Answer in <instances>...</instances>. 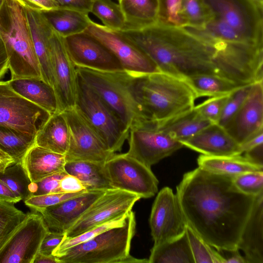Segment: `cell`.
<instances>
[{
	"label": "cell",
	"mask_w": 263,
	"mask_h": 263,
	"mask_svg": "<svg viewBox=\"0 0 263 263\" xmlns=\"http://www.w3.org/2000/svg\"><path fill=\"white\" fill-rule=\"evenodd\" d=\"M14 163V159L0 149V173L4 172L7 167Z\"/></svg>",
	"instance_id": "9f6ffc18"
},
{
	"label": "cell",
	"mask_w": 263,
	"mask_h": 263,
	"mask_svg": "<svg viewBox=\"0 0 263 263\" xmlns=\"http://www.w3.org/2000/svg\"><path fill=\"white\" fill-rule=\"evenodd\" d=\"M158 24L183 28L185 24L181 14L182 0H158Z\"/></svg>",
	"instance_id": "60d3db41"
},
{
	"label": "cell",
	"mask_w": 263,
	"mask_h": 263,
	"mask_svg": "<svg viewBox=\"0 0 263 263\" xmlns=\"http://www.w3.org/2000/svg\"><path fill=\"white\" fill-rule=\"evenodd\" d=\"M0 200L14 204L22 199L0 179Z\"/></svg>",
	"instance_id": "816d5d0a"
},
{
	"label": "cell",
	"mask_w": 263,
	"mask_h": 263,
	"mask_svg": "<svg viewBox=\"0 0 263 263\" xmlns=\"http://www.w3.org/2000/svg\"><path fill=\"white\" fill-rule=\"evenodd\" d=\"M70 134L66 161H87L105 163L116 153L106 147L96 131L74 107L63 111Z\"/></svg>",
	"instance_id": "4fadbf2b"
},
{
	"label": "cell",
	"mask_w": 263,
	"mask_h": 263,
	"mask_svg": "<svg viewBox=\"0 0 263 263\" xmlns=\"http://www.w3.org/2000/svg\"><path fill=\"white\" fill-rule=\"evenodd\" d=\"M149 222L154 246L178 237L185 232L187 222L176 194L169 187H163L157 194Z\"/></svg>",
	"instance_id": "2e32d148"
},
{
	"label": "cell",
	"mask_w": 263,
	"mask_h": 263,
	"mask_svg": "<svg viewBox=\"0 0 263 263\" xmlns=\"http://www.w3.org/2000/svg\"><path fill=\"white\" fill-rule=\"evenodd\" d=\"M78 74L111 108L129 129L147 120L140 103L139 75L125 70L107 71L76 66Z\"/></svg>",
	"instance_id": "277c9868"
},
{
	"label": "cell",
	"mask_w": 263,
	"mask_h": 263,
	"mask_svg": "<svg viewBox=\"0 0 263 263\" xmlns=\"http://www.w3.org/2000/svg\"><path fill=\"white\" fill-rule=\"evenodd\" d=\"M0 39H1V37H0Z\"/></svg>",
	"instance_id": "6125c7cd"
},
{
	"label": "cell",
	"mask_w": 263,
	"mask_h": 263,
	"mask_svg": "<svg viewBox=\"0 0 263 263\" xmlns=\"http://www.w3.org/2000/svg\"><path fill=\"white\" fill-rule=\"evenodd\" d=\"M232 178L198 167L185 174L177 187L187 224L219 251L238 250L255 197L239 191Z\"/></svg>",
	"instance_id": "6da1fadb"
},
{
	"label": "cell",
	"mask_w": 263,
	"mask_h": 263,
	"mask_svg": "<svg viewBox=\"0 0 263 263\" xmlns=\"http://www.w3.org/2000/svg\"><path fill=\"white\" fill-rule=\"evenodd\" d=\"M85 32L107 47L121 62L124 70L136 75L160 71L156 64L120 31L92 21Z\"/></svg>",
	"instance_id": "5bb4252c"
},
{
	"label": "cell",
	"mask_w": 263,
	"mask_h": 263,
	"mask_svg": "<svg viewBox=\"0 0 263 263\" xmlns=\"http://www.w3.org/2000/svg\"><path fill=\"white\" fill-rule=\"evenodd\" d=\"M8 82L15 92L50 115L58 112V101L54 89L42 79L18 78L10 79Z\"/></svg>",
	"instance_id": "d4e9b609"
},
{
	"label": "cell",
	"mask_w": 263,
	"mask_h": 263,
	"mask_svg": "<svg viewBox=\"0 0 263 263\" xmlns=\"http://www.w3.org/2000/svg\"><path fill=\"white\" fill-rule=\"evenodd\" d=\"M65 171L77 177L89 190H107L113 189L104 163L87 161H66Z\"/></svg>",
	"instance_id": "4dcf8cb0"
},
{
	"label": "cell",
	"mask_w": 263,
	"mask_h": 263,
	"mask_svg": "<svg viewBox=\"0 0 263 263\" xmlns=\"http://www.w3.org/2000/svg\"><path fill=\"white\" fill-rule=\"evenodd\" d=\"M25 8L42 12L59 7L54 0H15Z\"/></svg>",
	"instance_id": "681fc988"
},
{
	"label": "cell",
	"mask_w": 263,
	"mask_h": 263,
	"mask_svg": "<svg viewBox=\"0 0 263 263\" xmlns=\"http://www.w3.org/2000/svg\"><path fill=\"white\" fill-rule=\"evenodd\" d=\"M263 143V130H260L246 141L239 144L241 154Z\"/></svg>",
	"instance_id": "db71d44e"
},
{
	"label": "cell",
	"mask_w": 263,
	"mask_h": 263,
	"mask_svg": "<svg viewBox=\"0 0 263 263\" xmlns=\"http://www.w3.org/2000/svg\"><path fill=\"white\" fill-rule=\"evenodd\" d=\"M65 238L64 233L49 231L44 238L39 252L45 255H52L54 249Z\"/></svg>",
	"instance_id": "7dc6e473"
},
{
	"label": "cell",
	"mask_w": 263,
	"mask_h": 263,
	"mask_svg": "<svg viewBox=\"0 0 263 263\" xmlns=\"http://www.w3.org/2000/svg\"><path fill=\"white\" fill-rule=\"evenodd\" d=\"M229 95L211 97L195 108L202 117L213 123H217Z\"/></svg>",
	"instance_id": "f6af8a7d"
},
{
	"label": "cell",
	"mask_w": 263,
	"mask_h": 263,
	"mask_svg": "<svg viewBox=\"0 0 263 263\" xmlns=\"http://www.w3.org/2000/svg\"><path fill=\"white\" fill-rule=\"evenodd\" d=\"M120 31L144 52L161 72L183 80L208 74L238 83V74L227 59L184 28L157 24Z\"/></svg>",
	"instance_id": "7a4b0ae2"
},
{
	"label": "cell",
	"mask_w": 263,
	"mask_h": 263,
	"mask_svg": "<svg viewBox=\"0 0 263 263\" xmlns=\"http://www.w3.org/2000/svg\"><path fill=\"white\" fill-rule=\"evenodd\" d=\"M69 129L63 112H55L37 130L35 145L65 155L69 143Z\"/></svg>",
	"instance_id": "484cf974"
},
{
	"label": "cell",
	"mask_w": 263,
	"mask_h": 263,
	"mask_svg": "<svg viewBox=\"0 0 263 263\" xmlns=\"http://www.w3.org/2000/svg\"><path fill=\"white\" fill-rule=\"evenodd\" d=\"M33 263H61L57 257L52 255H45L38 252Z\"/></svg>",
	"instance_id": "6f0895ef"
},
{
	"label": "cell",
	"mask_w": 263,
	"mask_h": 263,
	"mask_svg": "<svg viewBox=\"0 0 263 263\" xmlns=\"http://www.w3.org/2000/svg\"><path fill=\"white\" fill-rule=\"evenodd\" d=\"M127 140V154L149 167L183 146L160 130L156 122L150 120L132 126Z\"/></svg>",
	"instance_id": "9c48e42d"
},
{
	"label": "cell",
	"mask_w": 263,
	"mask_h": 263,
	"mask_svg": "<svg viewBox=\"0 0 263 263\" xmlns=\"http://www.w3.org/2000/svg\"><path fill=\"white\" fill-rule=\"evenodd\" d=\"M41 214H27L23 222L0 251V263H33L49 231Z\"/></svg>",
	"instance_id": "9a60e30c"
},
{
	"label": "cell",
	"mask_w": 263,
	"mask_h": 263,
	"mask_svg": "<svg viewBox=\"0 0 263 263\" xmlns=\"http://www.w3.org/2000/svg\"><path fill=\"white\" fill-rule=\"evenodd\" d=\"M141 198L138 195L119 189L106 190L65 232V239L126 215Z\"/></svg>",
	"instance_id": "7c38bea8"
},
{
	"label": "cell",
	"mask_w": 263,
	"mask_h": 263,
	"mask_svg": "<svg viewBox=\"0 0 263 263\" xmlns=\"http://www.w3.org/2000/svg\"><path fill=\"white\" fill-rule=\"evenodd\" d=\"M52 29L65 37L85 32L92 21L87 13L59 7L41 12Z\"/></svg>",
	"instance_id": "4316f807"
},
{
	"label": "cell",
	"mask_w": 263,
	"mask_h": 263,
	"mask_svg": "<svg viewBox=\"0 0 263 263\" xmlns=\"http://www.w3.org/2000/svg\"><path fill=\"white\" fill-rule=\"evenodd\" d=\"M4 1V0H0V8L2 6V5H3Z\"/></svg>",
	"instance_id": "94428289"
},
{
	"label": "cell",
	"mask_w": 263,
	"mask_h": 263,
	"mask_svg": "<svg viewBox=\"0 0 263 263\" xmlns=\"http://www.w3.org/2000/svg\"><path fill=\"white\" fill-rule=\"evenodd\" d=\"M0 179L22 200H24L31 195L29 190L31 181L21 162L7 167L4 172L0 173Z\"/></svg>",
	"instance_id": "74e56055"
},
{
	"label": "cell",
	"mask_w": 263,
	"mask_h": 263,
	"mask_svg": "<svg viewBox=\"0 0 263 263\" xmlns=\"http://www.w3.org/2000/svg\"><path fill=\"white\" fill-rule=\"evenodd\" d=\"M90 12L110 29L122 31L125 27V17L119 5L111 0H95Z\"/></svg>",
	"instance_id": "d590c367"
},
{
	"label": "cell",
	"mask_w": 263,
	"mask_h": 263,
	"mask_svg": "<svg viewBox=\"0 0 263 263\" xmlns=\"http://www.w3.org/2000/svg\"><path fill=\"white\" fill-rule=\"evenodd\" d=\"M223 128L239 144L263 130V80L252 84L245 102Z\"/></svg>",
	"instance_id": "d6986e66"
},
{
	"label": "cell",
	"mask_w": 263,
	"mask_h": 263,
	"mask_svg": "<svg viewBox=\"0 0 263 263\" xmlns=\"http://www.w3.org/2000/svg\"><path fill=\"white\" fill-rule=\"evenodd\" d=\"M50 55L58 110L74 107L78 74L76 67L65 47L63 37L53 31L50 42Z\"/></svg>",
	"instance_id": "ac0fdd59"
},
{
	"label": "cell",
	"mask_w": 263,
	"mask_h": 263,
	"mask_svg": "<svg viewBox=\"0 0 263 263\" xmlns=\"http://www.w3.org/2000/svg\"><path fill=\"white\" fill-rule=\"evenodd\" d=\"M63 42L76 66L101 71L124 70L121 62L112 52L86 32L63 37Z\"/></svg>",
	"instance_id": "e0dca14e"
},
{
	"label": "cell",
	"mask_w": 263,
	"mask_h": 263,
	"mask_svg": "<svg viewBox=\"0 0 263 263\" xmlns=\"http://www.w3.org/2000/svg\"><path fill=\"white\" fill-rule=\"evenodd\" d=\"M74 108L96 131L108 150L115 153L121 150L128 139L129 129L78 74Z\"/></svg>",
	"instance_id": "52a82bcc"
},
{
	"label": "cell",
	"mask_w": 263,
	"mask_h": 263,
	"mask_svg": "<svg viewBox=\"0 0 263 263\" xmlns=\"http://www.w3.org/2000/svg\"><path fill=\"white\" fill-rule=\"evenodd\" d=\"M104 165L113 189L135 194L141 198L157 193L159 182L151 167L127 153L115 154Z\"/></svg>",
	"instance_id": "30bf717a"
},
{
	"label": "cell",
	"mask_w": 263,
	"mask_h": 263,
	"mask_svg": "<svg viewBox=\"0 0 263 263\" xmlns=\"http://www.w3.org/2000/svg\"><path fill=\"white\" fill-rule=\"evenodd\" d=\"M212 16L234 30L248 44L263 48V0H203Z\"/></svg>",
	"instance_id": "ba28073f"
},
{
	"label": "cell",
	"mask_w": 263,
	"mask_h": 263,
	"mask_svg": "<svg viewBox=\"0 0 263 263\" xmlns=\"http://www.w3.org/2000/svg\"><path fill=\"white\" fill-rule=\"evenodd\" d=\"M8 69V57L4 45L0 39V79L4 77Z\"/></svg>",
	"instance_id": "11a10c76"
},
{
	"label": "cell",
	"mask_w": 263,
	"mask_h": 263,
	"mask_svg": "<svg viewBox=\"0 0 263 263\" xmlns=\"http://www.w3.org/2000/svg\"><path fill=\"white\" fill-rule=\"evenodd\" d=\"M232 181L246 195L256 196L263 192V171L246 172L233 177Z\"/></svg>",
	"instance_id": "7bdbcfd3"
},
{
	"label": "cell",
	"mask_w": 263,
	"mask_h": 263,
	"mask_svg": "<svg viewBox=\"0 0 263 263\" xmlns=\"http://www.w3.org/2000/svg\"><path fill=\"white\" fill-rule=\"evenodd\" d=\"M67 173L63 171L48 176L35 182L37 186L36 192L32 195H40L61 192L60 182L62 178Z\"/></svg>",
	"instance_id": "bcb514c9"
},
{
	"label": "cell",
	"mask_w": 263,
	"mask_h": 263,
	"mask_svg": "<svg viewBox=\"0 0 263 263\" xmlns=\"http://www.w3.org/2000/svg\"><path fill=\"white\" fill-rule=\"evenodd\" d=\"M118 263H149L147 259H139L128 254L120 259Z\"/></svg>",
	"instance_id": "91938a15"
},
{
	"label": "cell",
	"mask_w": 263,
	"mask_h": 263,
	"mask_svg": "<svg viewBox=\"0 0 263 263\" xmlns=\"http://www.w3.org/2000/svg\"><path fill=\"white\" fill-rule=\"evenodd\" d=\"M198 167L212 173L234 177L252 171H263L261 167L241 155L231 156H210L201 155Z\"/></svg>",
	"instance_id": "f546056e"
},
{
	"label": "cell",
	"mask_w": 263,
	"mask_h": 263,
	"mask_svg": "<svg viewBox=\"0 0 263 263\" xmlns=\"http://www.w3.org/2000/svg\"><path fill=\"white\" fill-rule=\"evenodd\" d=\"M26 216L14 203L0 200V251Z\"/></svg>",
	"instance_id": "e575fe53"
},
{
	"label": "cell",
	"mask_w": 263,
	"mask_h": 263,
	"mask_svg": "<svg viewBox=\"0 0 263 263\" xmlns=\"http://www.w3.org/2000/svg\"><path fill=\"white\" fill-rule=\"evenodd\" d=\"M252 84L244 85L229 94L217 124L224 127L245 102Z\"/></svg>",
	"instance_id": "b9f144b4"
},
{
	"label": "cell",
	"mask_w": 263,
	"mask_h": 263,
	"mask_svg": "<svg viewBox=\"0 0 263 263\" xmlns=\"http://www.w3.org/2000/svg\"><path fill=\"white\" fill-rule=\"evenodd\" d=\"M118 2L125 20L123 30L139 29L158 24L159 12L158 0H118Z\"/></svg>",
	"instance_id": "83f0119b"
},
{
	"label": "cell",
	"mask_w": 263,
	"mask_h": 263,
	"mask_svg": "<svg viewBox=\"0 0 263 263\" xmlns=\"http://www.w3.org/2000/svg\"><path fill=\"white\" fill-rule=\"evenodd\" d=\"M149 263H195L187 233L153 246Z\"/></svg>",
	"instance_id": "1f68e13d"
},
{
	"label": "cell",
	"mask_w": 263,
	"mask_h": 263,
	"mask_svg": "<svg viewBox=\"0 0 263 263\" xmlns=\"http://www.w3.org/2000/svg\"><path fill=\"white\" fill-rule=\"evenodd\" d=\"M229 252L231 253V255L227 258L224 257L225 263H247L245 257L240 254L239 250Z\"/></svg>",
	"instance_id": "680465c9"
},
{
	"label": "cell",
	"mask_w": 263,
	"mask_h": 263,
	"mask_svg": "<svg viewBox=\"0 0 263 263\" xmlns=\"http://www.w3.org/2000/svg\"><path fill=\"white\" fill-rule=\"evenodd\" d=\"M128 213L124 216L97 226L81 234L72 238L64 239L54 249L52 254L56 256L64 250L87 241L109 229L122 226L125 223Z\"/></svg>",
	"instance_id": "ab89813d"
},
{
	"label": "cell",
	"mask_w": 263,
	"mask_h": 263,
	"mask_svg": "<svg viewBox=\"0 0 263 263\" xmlns=\"http://www.w3.org/2000/svg\"><path fill=\"white\" fill-rule=\"evenodd\" d=\"M247 263H263V192L257 195L238 244Z\"/></svg>",
	"instance_id": "603a6c76"
},
{
	"label": "cell",
	"mask_w": 263,
	"mask_h": 263,
	"mask_svg": "<svg viewBox=\"0 0 263 263\" xmlns=\"http://www.w3.org/2000/svg\"><path fill=\"white\" fill-rule=\"evenodd\" d=\"M106 190H89L60 203L41 210L50 231L65 232Z\"/></svg>",
	"instance_id": "ffe728a7"
},
{
	"label": "cell",
	"mask_w": 263,
	"mask_h": 263,
	"mask_svg": "<svg viewBox=\"0 0 263 263\" xmlns=\"http://www.w3.org/2000/svg\"><path fill=\"white\" fill-rule=\"evenodd\" d=\"M245 157L263 167V143L245 152Z\"/></svg>",
	"instance_id": "f5cc1de1"
},
{
	"label": "cell",
	"mask_w": 263,
	"mask_h": 263,
	"mask_svg": "<svg viewBox=\"0 0 263 263\" xmlns=\"http://www.w3.org/2000/svg\"><path fill=\"white\" fill-rule=\"evenodd\" d=\"M60 189L61 192L73 193L88 191L82 182L75 176L67 174L61 180Z\"/></svg>",
	"instance_id": "c3c4849f"
},
{
	"label": "cell",
	"mask_w": 263,
	"mask_h": 263,
	"mask_svg": "<svg viewBox=\"0 0 263 263\" xmlns=\"http://www.w3.org/2000/svg\"><path fill=\"white\" fill-rule=\"evenodd\" d=\"M186 232L195 263H225L224 257L215 251L187 224Z\"/></svg>",
	"instance_id": "8d00e7d4"
},
{
	"label": "cell",
	"mask_w": 263,
	"mask_h": 263,
	"mask_svg": "<svg viewBox=\"0 0 263 263\" xmlns=\"http://www.w3.org/2000/svg\"><path fill=\"white\" fill-rule=\"evenodd\" d=\"M59 7L68 8L89 13L95 0H54Z\"/></svg>",
	"instance_id": "f907efd6"
},
{
	"label": "cell",
	"mask_w": 263,
	"mask_h": 263,
	"mask_svg": "<svg viewBox=\"0 0 263 263\" xmlns=\"http://www.w3.org/2000/svg\"><path fill=\"white\" fill-rule=\"evenodd\" d=\"M50 114L23 98L8 81H0V126L36 135Z\"/></svg>",
	"instance_id": "8fae6325"
},
{
	"label": "cell",
	"mask_w": 263,
	"mask_h": 263,
	"mask_svg": "<svg viewBox=\"0 0 263 263\" xmlns=\"http://www.w3.org/2000/svg\"><path fill=\"white\" fill-rule=\"evenodd\" d=\"M86 191L73 193L60 192L40 195H31L24 201L27 206L39 212L42 209L81 195Z\"/></svg>",
	"instance_id": "ee69618b"
},
{
	"label": "cell",
	"mask_w": 263,
	"mask_h": 263,
	"mask_svg": "<svg viewBox=\"0 0 263 263\" xmlns=\"http://www.w3.org/2000/svg\"><path fill=\"white\" fill-rule=\"evenodd\" d=\"M212 123L202 117L194 106L163 123H157V125L160 130L181 142L190 139Z\"/></svg>",
	"instance_id": "f1b7e54d"
},
{
	"label": "cell",
	"mask_w": 263,
	"mask_h": 263,
	"mask_svg": "<svg viewBox=\"0 0 263 263\" xmlns=\"http://www.w3.org/2000/svg\"><path fill=\"white\" fill-rule=\"evenodd\" d=\"M184 80L192 88L196 98L228 95L244 86L223 77L208 74L193 76Z\"/></svg>",
	"instance_id": "d6a6232c"
},
{
	"label": "cell",
	"mask_w": 263,
	"mask_h": 263,
	"mask_svg": "<svg viewBox=\"0 0 263 263\" xmlns=\"http://www.w3.org/2000/svg\"><path fill=\"white\" fill-rule=\"evenodd\" d=\"M137 89L147 120L158 124L192 109L197 99L185 80L161 71L138 76Z\"/></svg>",
	"instance_id": "3957f363"
},
{
	"label": "cell",
	"mask_w": 263,
	"mask_h": 263,
	"mask_svg": "<svg viewBox=\"0 0 263 263\" xmlns=\"http://www.w3.org/2000/svg\"><path fill=\"white\" fill-rule=\"evenodd\" d=\"M136 227L135 214L132 210L122 226L109 229L56 257L61 263H118L129 254Z\"/></svg>",
	"instance_id": "8992f818"
},
{
	"label": "cell",
	"mask_w": 263,
	"mask_h": 263,
	"mask_svg": "<svg viewBox=\"0 0 263 263\" xmlns=\"http://www.w3.org/2000/svg\"><path fill=\"white\" fill-rule=\"evenodd\" d=\"M0 37L8 57L11 79H42L25 9L15 0H4L0 8Z\"/></svg>",
	"instance_id": "5b68a950"
},
{
	"label": "cell",
	"mask_w": 263,
	"mask_h": 263,
	"mask_svg": "<svg viewBox=\"0 0 263 263\" xmlns=\"http://www.w3.org/2000/svg\"><path fill=\"white\" fill-rule=\"evenodd\" d=\"M25 9L42 79L53 87L50 42L54 30L41 12Z\"/></svg>",
	"instance_id": "7402d4cb"
},
{
	"label": "cell",
	"mask_w": 263,
	"mask_h": 263,
	"mask_svg": "<svg viewBox=\"0 0 263 263\" xmlns=\"http://www.w3.org/2000/svg\"><path fill=\"white\" fill-rule=\"evenodd\" d=\"M181 14L185 27H201L212 17L203 0H182Z\"/></svg>",
	"instance_id": "f35d334b"
},
{
	"label": "cell",
	"mask_w": 263,
	"mask_h": 263,
	"mask_svg": "<svg viewBox=\"0 0 263 263\" xmlns=\"http://www.w3.org/2000/svg\"><path fill=\"white\" fill-rule=\"evenodd\" d=\"M65 155L56 153L34 144L26 153L21 162L31 182L64 170Z\"/></svg>",
	"instance_id": "cb8c5ba5"
},
{
	"label": "cell",
	"mask_w": 263,
	"mask_h": 263,
	"mask_svg": "<svg viewBox=\"0 0 263 263\" xmlns=\"http://www.w3.org/2000/svg\"><path fill=\"white\" fill-rule=\"evenodd\" d=\"M35 135L0 126V149L21 162L27 151L35 144Z\"/></svg>",
	"instance_id": "836d02e7"
},
{
	"label": "cell",
	"mask_w": 263,
	"mask_h": 263,
	"mask_svg": "<svg viewBox=\"0 0 263 263\" xmlns=\"http://www.w3.org/2000/svg\"><path fill=\"white\" fill-rule=\"evenodd\" d=\"M181 143L183 146L210 156H231L241 154L239 144L223 127L217 123L208 125Z\"/></svg>",
	"instance_id": "44dd1931"
}]
</instances>
